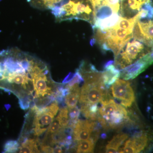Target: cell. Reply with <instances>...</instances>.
<instances>
[{"mask_svg":"<svg viewBox=\"0 0 153 153\" xmlns=\"http://www.w3.org/2000/svg\"><path fill=\"white\" fill-rule=\"evenodd\" d=\"M30 5L34 8L46 10L60 7L67 2L68 0H27Z\"/></svg>","mask_w":153,"mask_h":153,"instance_id":"4fadbf2b","label":"cell"},{"mask_svg":"<svg viewBox=\"0 0 153 153\" xmlns=\"http://www.w3.org/2000/svg\"><path fill=\"white\" fill-rule=\"evenodd\" d=\"M127 135L120 133L114 136L106 146V153H117L119 148L127 139Z\"/></svg>","mask_w":153,"mask_h":153,"instance_id":"9a60e30c","label":"cell"},{"mask_svg":"<svg viewBox=\"0 0 153 153\" xmlns=\"http://www.w3.org/2000/svg\"><path fill=\"white\" fill-rule=\"evenodd\" d=\"M153 3V0H122V17L131 19L135 16L146 6Z\"/></svg>","mask_w":153,"mask_h":153,"instance_id":"30bf717a","label":"cell"},{"mask_svg":"<svg viewBox=\"0 0 153 153\" xmlns=\"http://www.w3.org/2000/svg\"><path fill=\"white\" fill-rule=\"evenodd\" d=\"M153 50V47L133 37L114 57V66L122 69Z\"/></svg>","mask_w":153,"mask_h":153,"instance_id":"3957f363","label":"cell"},{"mask_svg":"<svg viewBox=\"0 0 153 153\" xmlns=\"http://www.w3.org/2000/svg\"><path fill=\"white\" fill-rule=\"evenodd\" d=\"M79 84H75L71 87L66 88L68 89V93L65 96V102L69 109L76 106L79 100L80 91Z\"/></svg>","mask_w":153,"mask_h":153,"instance_id":"5bb4252c","label":"cell"},{"mask_svg":"<svg viewBox=\"0 0 153 153\" xmlns=\"http://www.w3.org/2000/svg\"><path fill=\"white\" fill-rule=\"evenodd\" d=\"M113 61H110L105 64V70L102 72L103 83L105 87L112 85L120 76V71L113 65Z\"/></svg>","mask_w":153,"mask_h":153,"instance_id":"7c38bea8","label":"cell"},{"mask_svg":"<svg viewBox=\"0 0 153 153\" xmlns=\"http://www.w3.org/2000/svg\"><path fill=\"white\" fill-rule=\"evenodd\" d=\"M153 63V50L132 64L121 70L120 76L124 80L133 79Z\"/></svg>","mask_w":153,"mask_h":153,"instance_id":"ba28073f","label":"cell"},{"mask_svg":"<svg viewBox=\"0 0 153 153\" xmlns=\"http://www.w3.org/2000/svg\"><path fill=\"white\" fill-rule=\"evenodd\" d=\"M133 38L153 47V5L138 13L134 27Z\"/></svg>","mask_w":153,"mask_h":153,"instance_id":"277c9868","label":"cell"},{"mask_svg":"<svg viewBox=\"0 0 153 153\" xmlns=\"http://www.w3.org/2000/svg\"><path fill=\"white\" fill-rule=\"evenodd\" d=\"M96 123L91 120H78L74 127L73 137L76 141L88 139L95 129Z\"/></svg>","mask_w":153,"mask_h":153,"instance_id":"8fae6325","label":"cell"},{"mask_svg":"<svg viewBox=\"0 0 153 153\" xmlns=\"http://www.w3.org/2000/svg\"><path fill=\"white\" fill-rule=\"evenodd\" d=\"M138 14L131 19L122 17L117 24L105 30H94V41L103 50H111L114 57L133 37L134 29Z\"/></svg>","mask_w":153,"mask_h":153,"instance_id":"6da1fadb","label":"cell"},{"mask_svg":"<svg viewBox=\"0 0 153 153\" xmlns=\"http://www.w3.org/2000/svg\"><path fill=\"white\" fill-rule=\"evenodd\" d=\"M63 152L62 148L59 146H57L54 148L53 153H62Z\"/></svg>","mask_w":153,"mask_h":153,"instance_id":"7402d4cb","label":"cell"},{"mask_svg":"<svg viewBox=\"0 0 153 153\" xmlns=\"http://www.w3.org/2000/svg\"><path fill=\"white\" fill-rule=\"evenodd\" d=\"M68 113V108L66 107L60 109V112L56 118L61 127L63 128L67 127L69 123V118Z\"/></svg>","mask_w":153,"mask_h":153,"instance_id":"ac0fdd59","label":"cell"},{"mask_svg":"<svg viewBox=\"0 0 153 153\" xmlns=\"http://www.w3.org/2000/svg\"><path fill=\"white\" fill-rule=\"evenodd\" d=\"M105 137H106V135H105V134H102V137L103 138H105Z\"/></svg>","mask_w":153,"mask_h":153,"instance_id":"603a6c76","label":"cell"},{"mask_svg":"<svg viewBox=\"0 0 153 153\" xmlns=\"http://www.w3.org/2000/svg\"><path fill=\"white\" fill-rule=\"evenodd\" d=\"M41 150L44 153H53L54 148L51 147L47 145L42 144L41 146Z\"/></svg>","mask_w":153,"mask_h":153,"instance_id":"44dd1931","label":"cell"},{"mask_svg":"<svg viewBox=\"0 0 153 153\" xmlns=\"http://www.w3.org/2000/svg\"><path fill=\"white\" fill-rule=\"evenodd\" d=\"M37 146V141L34 139H27L20 147V153H40Z\"/></svg>","mask_w":153,"mask_h":153,"instance_id":"e0dca14e","label":"cell"},{"mask_svg":"<svg viewBox=\"0 0 153 153\" xmlns=\"http://www.w3.org/2000/svg\"><path fill=\"white\" fill-rule=\"evenodd\" d=\"M95 141L92 138L78 141L76 147L77 153H92L94 147Z\"/></svg>","mask_w":153,"mask_h":153,"instance_id":"2e32d148","label":"cell"},{"mask_svg":"<svg viewBox=\"0 0 153 153\" xmlns=\"http://www.w3.org/2000/svg\"><path fill=\"white\" fill-rule=\"evenodd\" d=\"M19 144L16 141H11L6 143L5 150L8 152H16L19 149Z\"/></svg>","mask_w":153,"mask_h":153,"instance_id":"ffe728a7","label":"cell"},{"mask_svg":"<svg viewBox=\"0 0 153 153\" xmlns=\"http://www.w3.org/2000/svg\"><path fill=\"white\" fill-rule=\"evenodd\" d=\"M113 96L121 100V104L129 107L135 99L133 89L128 81L117 79L111 88Z\"/></svg>","mask_w":153,"mask_h":153,"instance_id":"8992f818","label":"cell"},{"mask_svg":"<svg viewBox=\"0 0 153 153\" xmlns=\"http://www.w3.org/2000/svg\"><path fill=\"white\" fill-rule=\"evenodd\" d=\"M62 128L57 119H55L47 129L46 136L49 137L58 131Z\"/></svg>","mask_w":153,"mask_h":153,"instance_id":"d6986e66","label":"cell"},{"mask_svg":"<svg viewBox=\"0 0 153 153\" xmlns=\"http://www.w3.org/2000/svg\"><path fill=\"white\" fill-rule=\"evenodd\" d=\"M57 22L80 20L94 25V10L90 0H68L59 7L51 10Z\"/></svg>","mask_w":153,"mask_h":153,"instance_id":"7a4b0ae2","label":"cell"},{"mask_svg":"<svg viewBox=\"0 0 153 153\" xmlns=\"http://www.w3.org/2000/svg\"><path fill=\"white\" fill-rule=\"evenodd\" d=\"M149 137L146 133L140 132L128 140L120 153H139L146 147L149 143Z\"/></svg>","mask_w":153,"mask_h":153,"instance_id":"9c48e42d","label":"cell"},{"mask_svg":"<svg viewBox=\"0 0 153 153\" xmlns=\"http://www.w3.org/2000/svg\"><path fill=\"white\" fill-rule=\"evenodd\" d=\"M34 110L36 112L33 121V131L35 135L40 136L46 131L54 120L56 114L46 107H36Z\"/></svg>","mask_w":153,"mask_h":153,"instance_id":"52a82bcc","label":"cell"},{"mask_svg":"<svg viewBox=\"0 0 153 153\" xmlns=\"http://www.w3.org/2000/svg\"><path fill=\"white\" fill-rule=\"evenodd\" d=\"M93 6L94 21L105 22L121 16L122 0H90Z\"/></svg>","mask_w":153,"mask_h":153,"instance_id":"5b68a950","label":"cell"}]
</instances>
